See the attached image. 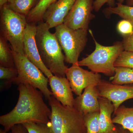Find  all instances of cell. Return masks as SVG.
I'll return each mask as SVG.
<instances>
[{"label": "cell", "instance_id": "18", "mask_svg": "<svg viewBox=\"0 0 133 133\" xmlns=\"http://www.w3.org/2000/svg\"><path fill=\"white\" fill-rule=\"evenodd\" d=\"M39 0H8L7 6L12 11L27 16Z\"/></svg>", "mask_w": 133, "mask_h": 133}, {"label": "cell", "instance_id": "19", "mask_svg": "<svg viewBox=\"0 0 133 133\" xmlns=\"http://www.w3.org/2000/svg\"><path fill=\"white\" fill-rule=\"evenodd\" d=\"M112 84L117 85L133 84V68L125 67H115V72L110 78Z\"/></svg>", "mask_w": 133, "mask_h": 133}, {"label": "cell", "instance_id": "8", "mask_svg": "<svg viewBox=\"0 0 133 133\" xmlns=\"http://www.w3.org/2000/svg\"><path fill=\"white\" fill-rule=\"evenodd\" d=\"M93 2V0H76L63 24L73 29L88 30L91 21L95 17L92 13Z\"/></svg>", "mask_w": 133, "mask_h": 133}, {"label": "cell", "instance_id": "34", "mask_svg": "<svg viewBox=\"0 0 133 133\" xmlns=\"http://www.w3.org/2000/svg\"><path fill=\"white\" fill-rule=\"evenodd\" d=\"M125 0H116L118 3H122L124 2Z\"/></svg>", "mask_w": 133, "mask_h": 133}, {"label": "cell", "instance_id": "13", "mask_svg": "<svg viewBox=\"0 0 133 133\" xmlns=\"http://www.w3.org/2000/svg\"><path fill=\"white\" fill-rule=\"evenodd\" d=\"M99 97L97 86L88 87L83 94L74 99V107L84 115L99 112Z\"/></svg>", "mask_w": 133, "mask_h": 133}, {"label": "cell", "instance_id": "15", "mask_svg": "<svg viewBox=\"0 0 133 133\" xmlns=\"http://www.w3.org/2000/svg\"><path fill=\"white\" fill-rule=\"evenodd\" d=\"M100 111L99 115V131L98 133H109L116 126L113 123L111 115L114 112V105L106 98H99Z\"/></svg>", "mask_w": 133, "mask_h": 133}, {"label": "cell", "instance_id": "27", "mask_svg": "<svg viewBox=\"0 0 133 133\" xmlns=\"http://www.w3.org/2000/svg\"><path fill=\"white\" fill-rule=\"evenodd\" d=\"M122 42L124 50L133 52V31L130 35L124 36Z\"/></svg>", "mask_w": 133, "mask_h": 133}, {"label": "cell", "instance_id": "32", "mask_svg": "<svg viewBox=\"0 0 133 133\" xmlns=\"http://www.w3.org/2000/svg\"><path fill=\"white\" fill-rule=\"evenodd\" d=\"M127 5L129 6H133V0H127Z\"/></svg>", "mask_w": 133, "mask_h": 133}, {"label": "cell", "instance_id": "9", "mask_svg": "<svg viewBox=\"0 0 133 133\" xmlns=\"http://www.w3.org/2000/svg\"><path fill=\"white\" fill-rule=\"evenodd\" d=\"M72 92L79 96L84 89L90 86H97L101 80L99 73L88 71L80 67L78 63L72 64L65 72Z\"/></svg>", "mask_w": 133, "mask_h": 133}, {"label": "cell", "instance_id": "28", "mask_svg": "<svg viewBox=\"0 0 133 133\" xmlns=\"http://www.w3.org/2000/svg\"><path fill=\"white\" fill-rule=\"evenodd\" d=\"M115 0H95L93 2V9L96 12L99 11L105 3L109 4V6L114 7Z\"/></svg>", "mask_w": 133, "mask_h": 133}, {"label": "cell", "instance_id": "5", "mask_svg": "<svg viewBox=\"0 0 133 133\" xmlns=\"http://www.w3.org/2000/svg\"><path fill=\"white\" fill-rule=\"evenodd\" d=\"M1 9V36L9 43L15 52L24 55L26 16L12 11L5 4Z\"/></svg>", "mask_w": 133, "mask_h": 133}, {"label": "cell", "instance_id": "17", "mask_svg": "<svg viewBox=\"0 0 133 133\" xmlns=\"http://www.w3.org/2000/svg\"><path fill=\"white\" fill-rule=\"evenodd\" d=\"M57 0H39L26 16L28 23L43 21V17L48 8Z\"/></svg>", "mask_w": 133, "mask_h": 133}, {"label": "cell", "instance_id": "1", "mask_svg": "<svg viewBox=\"0 0 133 133\" xmlns=\"http://www.w3.org/2000/svg\"><path fill=\"white\" fill-rule=\"evenodd\" d=\"M19 97L11 111L0 116V124L6 132L12 127L28 123L49 124L51 109L45 104L43 94L37 88L27 84L18 85Z\"/></svg>", "mask_w": 133, "mask_h": 133}, {"label": "cell", "instance_id": "25", "mask_svg": "<svg viewBox=\"0 0 133 133\" xmlns=\"http://www.w3.org/2000/svg\"><path fill=\"white\" fill-rule=\"evenodd\" d=\"M18 75L16 68H9L0 65V79L6 80L7 84H12Z\"/></svg>", "mask_w": 133, "mask_h": 133}, {"label": "cell", "instance_id": "11", "mask_svg": "<svg viewBox=\"0 0 133 133\" xmlns=\"http://www.w3.org/2000/svg\"><path fill=\"white\" fill-rule=\"evenodd\" d=\"M34 23L27 24L24 38V55L49 78L53 74L41 59L36 41L37 26Z\"/></svg>", "mask_w": 133, "mask_h": 133}, {"label": "cell", "instance_id": "16", "mask_svg": "<svg viewBox=\"0 0 133 133\" xmlns=\"http://www.w3.org/2000/svg\"><path fill=\"white\" fill-rule=\"evenodd\" d=\"M113 123L118 124L133 133V107L121 105L114 112Z\"/></svg>", "mask_w": 133, "mask_h": 133}, {"label": "cell", "instance_id": "31", "mask_svg": "<svg viewBox=\"0 0 133 133\" xmlns=\"http://www.w3.org/2000/svg\"><path fill=\"white\" fill-rule=\"evenodd\" d=\"M8 0H0V8L6 4Z\"/></svg>", "mask_w": 133, "mask_h": 133}, {"label": "cell", "instance_id": "6", "mask_svg": "<svg viewBox=\"0 0 133 133\" xmlns=\"http://www.w3.org/2000/svg\"><path fill=\"white\" fill-rule=\"evenodd\" d=\"M11 50L18 72V76L12 83L17 85L21 84L30 85L41 91L46 99H49L53 94L48 88V78L25 55Z\"/></svg>", "mask_w": 133, "mask_h": 133}, {"label": "cell", "instance_id": "10", "mask_svg": "<svg viewBox=\"0 0 133 133\" xmlns=\"http://www.w3.org/2000/svg\"><path fill=\"white\" fill-rule=\"evenodd\" d=\"M97 87L99 97L106 98L112 102L114 111L123 102L133 98V85L115 84L101 79Z\"/></svg>", "mask_w": 133, "mask_h": 133}, {"label": "cell", "instance_id": "2", "mask_svg": "<svg viewBox=\"0 0 133 133\" xmlns=\"http://www.w3.org/2000/svg\"><path fill=\"white\" fill-rule=\"evenodd\" d=\"M48 25L43 21L37 25L36 41L41 59L53 75L65 77L67 66L65 56L55 33H51Z\"/></svg>", "mask_w": 133, "mask_h": 133}, {"label": "cell", "instance_id": "7", "mask_svg": "<svg viewBox=\"0 0 133 133\" xmlns=\"http://www.w3.org/2000/svg\"><path fill=\"white\" fill-rule=\"evenodd\" d=\"M55 34L65 55V61L71 64L78 63L80 54L88 42V30L73 29L64 24L55 28Z\"/></svg>", "mask_w": 133, "mask_h": 133}, {"label": "cell", "instance_id": "14", "mask_svg": "<svg viewBox=\"0 0 133 133\" xmlns=\"http://www.w3.org/2000/svg\"><path fill=\"white\" fill-rule=\"evenodd\" d=\"M48 79L53 97L63 105L74 107V98L67 78L53 75Z\"/></svg>", "mask_w": 133, "mask_h": 133}, {"label": "cell", "instance_id": "4", "mask_svg": "<svg viewBox=\"0 0 133 133\" xmlns=\"http://www.w3.org/2000/svg\"><path fill=\"white\" fill-rule=\"evenodd\" d=\"M89 32L95 43V49L87 57L78 61V64L80 66H87L95 73L112 77L115 72V62L124 51L122 42H117L111 46H104L96 41L91 30Z\"/></svg>", "mask_w": 133, "mask_h": 133}, {"label": "cell", "instance_id": "33", "mask_svg": "<svg viewBox=\"0 0 133 133\" xmlns=\"http://www.w3.org/2000/svg\"><path fill=\"white\" fill-rule=\"evenodd\" d=\"M0 133H12L11 132H6L5 131L4 129H0Z\"/></svg>", "mask_w": 133, "mask_h": 133}, {"label": "cell", "instance_id": "30", "mask_svg": "<svg viewBox=\"0 0 133 133\" xmlns=\"http://www.w3.org/2000/svg\"><path fill=\"white\" fill-rule=\"evenodd\" d=\"M109 133H132L130 131L122 127H115L112 132Z\"/></svg>", "mask_w": 133, "mask_h": 133}, {"label": "cell", "instance_id": "3", "mask_svg": "<svg viewBox=\"0 0 133 133\" xmlns=\"http://www.w3.org/2000/svg\"><path fill=\"white\" fill-rule=\"evenodd\" d=\"M49 101L51 108L49 124L52 133H86L84 115L74 107L62 104L53 96Z\"/></svg>", "mask_w": 133, "mask_h": 133}, {"label": "cell", "instance_id": "12", "mask_svg": "<svg viewBox=\"0 0 133 133\" xmlns=\"http://www.w3.org/2000/svg\"><path fill=\"white\" fill-rule=\"evenodd\" d=\"M76 0H57L48 8L43 21L50 29L63 23L64 21L73 6Z\"/></svg>", "mask_w": 133, "mask_h": 133}, {"label": "cell", "instance_id": "29", "mask_svg": "<svg viewBox=\"0 0 133 133\" xmlns=\"http://www.w3.org/2000/svg\"><path fill=\"white\" fill-rule=\"evenodd\" d=\"M10 130L12 133H28L26 129L22 124L14 126Z\"/></svg>", "mask_w": 133, "mask_h": 133}, {"label": "cell", "instance_id": "24", "mask_svg": "<svg viewBox=\"0 0 133 133\" xmlns=\"http://www.w3.org/2000/svg\"><path fill=\"white\" fill-rule=\"evenodd\" d=\"M22 125L28 133H52L49 124L31 122Z\"/></svg>", "mask_w": 133, "mask_h": 133}, {"label": "cell", "instance_id": "20", "mask_svg": "<svg viewBox=\"0 0 133 133\" xmlns=\"http://www.w3.org/2000/svg\"><path fill=\"white\" fill-rule=\"evenodd\" d=\"M8 41L0 37V65L9 68H16L12 52L7 43Z\"/></svg>", "mask_w": 133, "mask_h": 133}, {"label": "cell", "instance_id": "26", "mask_svg": "<svg viewBox=\"0 0 133 133\" xmlns=\"http://www.w3.org/2000/svg\"><path fill=\"white\" fill-rule=\"evenodd\" d=\"M117 29L119 33L123 36L129 35L133 31V25L130 22L124 19L119 22Z\"/></svg>", "mask_w": 133, "mask_h": 133}, {"label": "cell", "instance_id": "23", "mask_svg": "<svg viewBox=\"0 0 133 133\" xmlns=\"http://www.w3.org/2000/svg\"><path fill=\"white\" fill-rule=\"evenodd\" d=\"M114 66L133 68V52L123 51L115 62Z\"/></svg>", "mask_w": 133, "mask_h": 133}, {"label": "cell", "instance_id": "22", "mask_svg": "<svg viewBox=\"0 0 133 133\" xmlns=\"http://www.w3.org/2000/svg\"><path fill=\"white\" fill-rule=\"evenodd\" d=\"M99 112H94L84 115V121L86 128V133H98Z\"/></svg>", "mask_w": 133, "mask_h": 133}, {"label": "cell", "instance_id": "21", "mask_svg": "<svg viewBox=\"0 0 133 133\" xmlns=\"http://www.w3.org/2000/svg\"><path fill=\"white\" fill-rule=\"evenodd\" d=\"M116 6H109L104 9L108 14H115L130 22L133 25V6L117 3Z\"/></svg>", "mask_w": 133, "mask_h": 133}]
</instances>
